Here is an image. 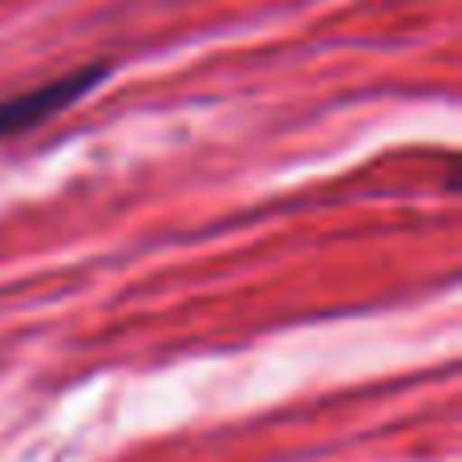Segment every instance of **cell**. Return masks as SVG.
Instances as JSON below:
<instances>
[{
  "mask_svg": "<svg viewBox=\"0 0 462 462\" xmlns=\"http://www.w3.org/2000/svg\"><path fill=\"white\" fill-rule=\"evenodd\" d=\"M106 78V65H86L78 73H65L57 81H45V86H32L24 94H13L0 102V138H13L21 130L37 126V122L61 114L65 106H73L86 89H94L97 81Z\"/></svg>",
  "mask_w": 462,
  "mask_h": 462,
  "instance_id": "cell-1",
  "label": "cell"
}]
</instances>
